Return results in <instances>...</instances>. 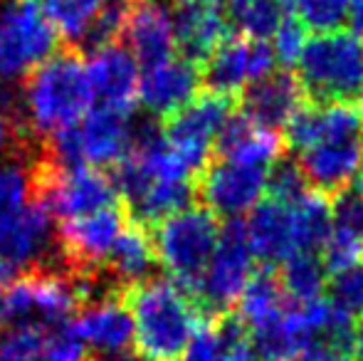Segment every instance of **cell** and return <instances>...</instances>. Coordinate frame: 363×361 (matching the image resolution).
<instances>
[{"mask_svg": "<svg viewBox=\"0 0 363 361\" xmlns=\"http://www.w3.org/2000/svg\"><path fill=\"white\" fill-rule=\"evenodd\" d=\"M15 274H18V270H15V267H10L8 262L0 260V287H3L5 282H10V279H13Z\"/></svg>", "mask_w": 363, "mask_h": 361, "instance_id": "39", "label": "cell"}, {"mask_svg": "<svg viewBox=\"0 0 363 361\" xmlns=\"http://www.w3.org/2000/svg\"><path fill=\"white\" fill-rule=\"evenodd\" d=\"M274 65H277V57H274L272 45H267L264 40L235 35L225 40L201 67L203 89L238 99L252 82L272 74Z\"/></svg>", "mask_w": 363, "mask_h": 361, "instance_id": "9", "label": "cell"}, {"mask_svg": "<svg viewBox=\"0 0 363 361\" xmlns=\"http://www.w3.org/2000/svg\"><path fill=\"white\" fill-rule=\"evenodd\" d=\"M291 213H294L296 252H316L319 255L331 235V208L326 198L309 193L304 201L291 206Z\"/></svg>", "mask_w": 363, "mask_h": 361, "instance_id": "25", "label": "cell"}, {"mask_svg": "<svg viewBox=\"0 0 363 361\" xmlns=\"http://www.w3.org/2000/svg\"><path fill=\"white\" fill-rule=\"evenodd\" d=\"M178 8H188V5H208V3H220V0H176Z\"/></svg>", "mask_w": 363, "mask_h": 361, "instance_id": "40", "label": "cell"}, {"mask_svg": "<svg viewBox=\"0 0 363 361\" xmlns=\"http://www.w3.org/2000/svg\"><path fill=\"white\" fill-rule=\"evenodd\" d=\"M74 329L82 342L99 349L104 357L126 354L134 342V322L121 297L101 299L84 307L74 317Z\"/></svg>", "mask_w": 363, "mask_h": 361, "instance_id": "21", "label": "cell"}, {"mask_svg": "<svg viewBox=\"0 0 363 361\" xmlns=\"http://www.w3.org/2000/svg\"><path fill=\"white\" fill-rule=\"evenodd\" d=\"M124 38L129 43L131 57L144 70L158 67L178 52L173 15L156 0H131Z\"/></svg>", "mask_w": 363, "mask_h": 361, "instance_id": "14", "label": "cell"}, {"mask_svg": "<svg viewBox=\"0 0 363 361\" xmlns=\"http://www.w3.org/2000/svg\"><path fill=\"white\" fill-rule=\"evenodd\" d=\"M134 322V349L141 361H183L198 334L203 312L173 279L151 277L121 294Z\"/></svg>", "mask_w": 363, "mask_h": 361, "instance_id": "1", "label": "cell"}, {"mask_svg": "<svg viewBox=\"0 0 363 361\" xmlns=\"http://www.w3.org/2000/svg\"><path fill=\"white\" fill-rule=\"evenodd\" d=\"M220 359H223V349H220L216 327H213V322H203L198 334L193 337L183 361H220Z\"/></svg>", "mask_w": 363, "mask_h": 361, "instance_id": "33", "label": "cell"}, {"mask_svg": "<svg viewBox=\"0 0 363 361\" xmlns=\"http://www.w3.org/2000/svg\"><path fill=\"white\" fill-rule=\"evenodd\" d=\"M304 104L306 94L299 77L284 67L252 82L238 96L240 114L269 131L287 129V124Z\"/></svg>", "mask_w": 363, "mask_h": 361, "instance_id": "12", "label": "cell"}, {"mask_svg": "<svg viewBox=\"0 0 363 361\" xmlns=\"http://www.w3.org/2000/svg\"><path fill=\"white\" fill-rule=\"evenodd\" d=\"M363 139V109L356 104H311L306 101L287 124V149H314L334 141Z\"/></svg>", "mask_w": 363, "mask_h": 361, "instance_id": "11", "label": "cell"}, {"mask_svg": "<svg viewBox=\"0 0 363 361\" xmlns=\"http://www.w3.org/2000/svg\"><path fill=\"white\" fill-rule=\"evenodd\" d=\"M279 284L284 289V297L289 302L309 304L321 299L326 287V267L316 252H296L289 260H284L277 270Z\"/></svg>", "mask_w": 363, "mask_h": 361, "instance_id": "24", "label": "cell"}, {"mask_svg": "<svg viewBox=\"0 0 363 361\" xmlns=\"http://www.w3.org/2000/svg\"><path fill=\"white\" fill-rule=\"evenodd\" d=\"M156 265L158 260L148 231L129 221L99 267L116 287L126 292L134 284L151 279L153 272H156Z\"/></svg>", "mask_w": 363, "mask_h": 361, "instance_id": "22", "label": "cell"}, {"mask_svg": "<svg viewBox=\"0 0 363 361\" xmlns=\"http://www.w3.org/2000/svg\"><path fill=\"white\" fill-rule=\"evenodd\" d=\"M245 233H247V243L255 260L264 262V267H279L284 260L296 255L291 206H284L272 198L257 203L250 211Z\"/></svg>", "mask_w": 363, "mask_h": 361, "instance_id": "17", "label": "cell"}, {"mask_svg": "<svg viewBox=\"0 0 363 361\" xmlns=\"http://www.w3.org/2000/svg\"><path fill=\"white\" fill-rule=\"evenodd\" d=\"M329 302L351 319H363V262L331 274L329 279Z\"/></svg>", "mask_w": 363, "mask_h": 361, "instance_id": "31", "label": "cell"}, {"mask_svg": "<svg viewBox=\"0 0 363 361\" xmlns=\"http://www.w3.org/2000/svg\"><path fill=\"white\" fill-rule=\"evenodd\" d=\"M294 361H349V357L344 352H339V349L329 347V344L316 342L311 347H306Z\"/></svg>", "mask_w": 363, "mask_h": 361, "instance_id": "34", "label": "cell"}, {"mask_svg": "<svg viewBox=\"0 0 363 361\" xmlns=\"http://www.w3.org/2000/svg\"><path fill=\"white\" fill-rule=\"evenodd\" d=\"M255 274V255L250 250L245 223L230 221L220 228L218 248L206 267L201 284H198L196 299L203 319L211 322L223 314L233 312L240 294L245 292L250 277Z\"/></svg>", "mask_w": 363, "mask_h": 361, "instance_id": "6", "label": "cell"}, {"mask_svg": "<svg viewBox=\"0 0 363 361\" xmlns=\"http://www.w3.org/2000/svg\"><path fill=\"white\" fill-rule=\"evenodd\" d=\"M287 151L284 136L250 121L245 114H233L216 141V159L235 161V164L267 169L279 161Z\"/></svg>", "mask_w": 363, "mask_h": 361, "instance_id": "19", "label": "cell"}, {"mask_svg": "<svg viewBox=\"0 0 363 361\" xmlns=\"http://www.w3.org/2000/svg\"><path fill=\"white\" fill-rule=\"evenodd\" d=\"M0 260L20 272L60 270L55 218L35 203L3 213L0 216Z\"/></svg>", "mask_w": 363, "mask_h": 361, "instance_id": "8", "label": "cell"}, {"mask_svg": "<svg viewBox=\"0 0 363 361\" xmlns=\"http://www.w3.org/2000/svg\"><path fill=\"white\" fill-rule=\"evenodd\" d=\"M228 30V15H225V8H220V3L188 5V8H178L173 15L176 50L183 60L198 67H203L211 60V55L230 38Z\"/></svg>", "mask_w": 363, "mask_h": 361, "instance_id": "18", "label": "cell"}, {"mask_svg": "<svg viewBox=\"0 0 363 361\" xmlns=\"http://www.w3.org/2000/svg\"><path fill=\"white\" fill-rule=\"evenodd\" d=\"M267 191L272 201H279L284 206H296L309 193H314L309 188V183H306L304 174H301L296 159H289V156H282L279 161H274V166L269 169Z\"/></svg>", "mask_w": 363, "mask_h": 361, "instance_id": "30", "label": "cell"}, {"mask_svg": "<svg viewBox=\"0 0 363 361\" xmlns=\"http://www.w3.org/2000/svg\"><path fill=\"white\" fill-rule=\"evenodd\" d=\"M158 265L188 294H196L218 248L220 223L208 208L193 206L148 231Z\"/></svg>", "mask_w": 363, "mask_h": 361, "instance_id": "4", "label": "cell"}, {"mask_svg": "<svg viewBox=\"0 0 363 361\" xmlns=\"http://www.w3.org/2000/svg\"><path fill=\"white\" fill-rule=\"evenodd\" d=\"M62 48L38 0H0V77L25 79Z\"/></svg>", "mask_w": 363, "mask_h": 361, "instance_id": "5", "label": "cell"}, {"mask_svg": "<svg viewBox=\"0 0 363 361\" xmlns=\"http://www.w3.org/2000/svg\"><path fill=\"white\" fill-rule=\"evenodd\" d=\"M296 164L316 196L334 198L359 179L363 166V139L334 141L306 149L299 154Z\"/></svg>", "mask_w": 363, "mask_h": 361, "instance_id": "15", "label": "cell"}, {"mask_svg": "<svg viewBox=\"0 0 363 361\" xmlns=\"http://www.w3.org/2000/svg\"><path fill=\"white\" fill-rule=\"evenodd\" d=\"M50 327L20 324L0 332V361H48Z\"/></svg>", "mask_w": 363, "mask_h": 361, "instance_id": "27", "label": "cell"}, {"mask_svg": "<svg viewBox=\"0 0 363 361\" xmlns=\"http://www.w3.org/2000/svg\"><path fill=\"white\" fill-rule=\"evenodd\" d=\"M282 3L294 8L296 18L304 23L306 30L334 33L344 25L351 0H282Z\"/></svg>", "mask_w": 363, "mask_h": 361, "instance_id": "28", "label": "cell"}, {"mask_svg": "<svg viewBox=\"0 0 363 361\" xmlns=\"http://www.w3.org/2000/svg\"><path fill=\"white\" fill-rule=\"evenodd\" d=\"M287 302L289 299L284 297L277 270L274 267H262V270H255L245 292L240 294L238 317L247 324V329H252L257 324H264L287 312Z\"/></svg>", "mask_w": 363, "mask_h": 361, "instance_id": "23", "label": "cell"}, {"mask_svg": "<svg viewBox=\"0 0 363 361\" xmlns=\"http://www.w3.org/2000/svg\"><path fill=\"white\" fill-rule=\"evenodd\" d=\"M104 3L106 0H45L43 13L60 33L62 43L77 45V40L82 38L86 25L94 20Z\"/></svg>", "mask_w": 363, "mask_h": 361, "instance_id": "26", "label": "cell"}, {"mask_svg": "<svg viewBox=\"0 0 363 361\" xmlns=\"http://www.w3.org/2000/svg\"><path fill=\"white\" fill-rule=\"evenodd\" d=\"M331 233H339L356 243H363V188L359 183L336 193L329 203Z\"/></svg>", "mask_w": 363, "mask_h": 361, "instance_id": "29", "label": "cell"}, {"mask_svg": "<svg viewBox=\"0 0 363 361\" xmlns=\"http://www.w3.org/2000/svg\"><path fill=\"white\" fill-rule=\"evenodd\" d=\"M203 91L201 67L183 57H173L168 62L146 70L139 84V101L146 114L158 121L178 114Z\"/></svg>", "mask_w": 363, "mask_h": 361, "instance_id": "13", "label": "cell"}, {"mask_svg": "<svg viewBox=\"0 0 363 361\" xmlns=\"http://www.w3.org/2000/svg\"><path fill=\"white\" fill-rule=\"evenodd\" d=\"M346 20H349V28H351L349 33L356 35V38L363 43V0H351Z\"/></svg>", "mask_w": 363, "mask_h": 361, "instance_id": "35", "label": "cell"}, {"mask_svg": "<svg viewBox=\"0 0 363 361\" xmlns=\"http://www.w3.org/2000/svg\"><path fill=\"white\" fill-rule=\"evenodd\" d=\"M220 361H255V359H252V352H250V349H240V352L225 354Z\"/></svg>", "mask_w": 363, "mask_h": 361, "instance_id": "38", "label": "cell"}, {"mask_svg": "<svg viewBox=\"0 0 363 361\" xmlns=\"http://www.w3.org/2000/svg\"><path fill=\"white\" fill-rule=\"evenodd\" d=\"M235 109H238V99L203 89L178 114L161 121L166 141L191 169L193 179H198L213 161L218 134L235 114Z\"/></svg>", "mask_w": 363, "mask_h": 361, "instance_id": "7", "label": "cell"}, {"mask_svg": "<svg viewBox=\"0 0 363 361\" xmlns=\"http://www.w3.org/2000/svg\"><path fill=\"white\" fill-rule=\"evenodd\" d=\"M18 139H23V136L15 134L13 126H10L3 116H0V159H5V156L15 149V141H18Z\"/></svg>", "mask_w": 363, "mask_h": 361, "instance_id": "36", "label": "cell"}, {"mask_svg": "<svg viewBox=\"0 0 363 361\" xmlns=\"http://www.w3.org/2000/svg\"><path fill=\"white\" fill-rule=\"evenodd\" d=\"M272 40H274L272 50H274L277 62H282L284 67H289V65H294L296 60H299L309 35H306L304 23H301L296 15H287V18L282 20V25L277 28V33L272 35Z\"/></svg>", "mask_w": 363, "mask_h": 361, "instance_id": "32", "label": "cell"}, {"mask_svg": "<svg viewBox=\"0 0 363 361\" xmlns=\"http://www.w3.org/2000/svg\"><path fill=\"white\" fill-rule=\"evenodd\" d=\"M351 357L356 361H363V319L361 324L356 327V334H354V349H351Z\"/></svg>", "mask_w": 363, "mask_h": 361, "instance_id": "37", "label": "cell"}, {"mask_svg": "<svg viewBox=\"0 0 363 361\" xmlns=\"http://www.w3.org/2000/svg\"><path fill=\"white\" fill-rule=\"evenodd\" d=\"M267 191V169L235 164V161L216 159L206 166L196 179L198 203L213 213L230 221L250 213Z\"/></svg>", "mask_w": 363, "mask_h": 361, "instance_id": "10", "label": "cell"}, {"mask_svg": "<svg viewBox=\"0 0 363 361\" xmlns=\"http://www.w3.org/2000/svg\"><path fill=\"white\" fill-rule=\"evenodd\" d=\"M84 159L94 169L109 171L131 154V116L109 106L89 109L79 124Z\"/></svg>", "mask_w": 363, "mask_h": 361, "instance_id": "20", "label": "cell"}, {"mask_svg": "<svg viewBox=\"0 0 363 361\" xmlns=\"http://www.w3.org/2000/svg\"><path fill=\"white\" fill-rule=\"evenodd\" d=\"M296 77L311 104H363V43L349 30L306 40Z\"/></svg>", "mask_w": 363, "mask_h": 361, "instance_id": "3", "label": "cell"}, {"mask_svg": "<svg viewBox=\"0 0 363 361\" xmlns=\"http://www.w3.org/2000/svg\"><path fill=\"white\" fill-rule=\"evenodd\" d=\"M84 60L79 50L62 43L48 62L23 79L28 126L35 136H52L89 114L94 91Z\"/></svg>", "mask_w": 363, "mask_h": 361, "instance_id": "2", "label": "cell"}, {"mask_svg": "<svg viewBox=\"0 0 363 361\" xmlns=\"http://www.w3.org/2000/svg\"><path fill=\"white\" fill-rule=\"evenodd\" d=\"M86 74H89L91 91L101 101L99 106H109L129 116L134 114L141 79L129 48H121V43H116L89 55Z\"/></svg>", "mask_w": 363, "mask_h": 361, "instance_id": "16", "label": "cell"}]
</instances>
